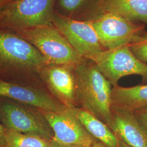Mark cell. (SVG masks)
<instances>
[{"label":"cell","instance_id":"cell-1","mask_svg":"<svg viewBox=\"0 0 147 147\" xmlns=\"http://www.w3.org/2000/svg\"><path fill=\"white\" fill-rule=\"evenodd\" d=\"M75 69L79 107L89 111L111 129L112 85L90 59L84 58Z\"/></svg>","mask_w":147,"mask_h":147},{"label":"cell","instance_id":"cell-2","mask_svg":"<svg viewBox=\"0 0 147 147\" xmlns=\"http://www.w3.org/2000/svg\"><path fill=\"white\" fill-rule=\"evenodd\" d=\"M47 64L37 49L14 32L0 29V74L39 75Z\"/></svg>","mask_w":147,"mask_h":147},{"label":"cell","instance_id":"cell-3","mask_svg":"<svg viewBox=\"0 0 147 147\" xmlns=\"http://www.w3.org/2000/svg\"><path fill=\"white\" fill-rule=\"evenodd\" d=\"M41 53L48 64L76 67L84 60L61 32L53 25L14 32Z\"/></svg>","mask_w":147,"mask_h":147},{"label":"cell","instance_id":"cell-4","mask_svg":"<svg viewBox=\"0 0 147 147\" xmlns=\"http://www.w3.org/2000/svg\"><path fill=\"white\" fill-rule=\"evenodd\" d=\"M56 0H11L0 8V29L12 32L51 25Z\"/></svg>","mask_w":147,"mask_h":147},{"label":"cell","instance_id":"cell-5","mask_svg":"<svg viewBox=\"0 0 147 147\" xmlns=\"http://www.w3.org/2000/svg\"><path fill=\"white\" fill-rule=\"evenodd\" d=\"M87 59L96 64L113 87L121 78L132 75L142 76L143 82L147 84V63L137 58L129 45L105 50Z\"/></svg>","mask_w":147,"mask_h":147},{"label":"cell","instance_id":"cell-6","mask_svg":"<svg viewBox=\"0 0 147 147\" xmlns=\"http://www.w3.org/2000/svg\"><path fill=\"white\" fill-rule=\"evenodd\" d=\"M0 119L6 129L51 141L53 132L40 111L11 101H0Z\"/></svg>","mask_w":147,"mask_h":147},{"label":"cell","instance_id":"cell-7","mask_svg":"<svg viewBox=\"0 0 147 147\" xmlns=\"http://www.w3.org/2000/svg\"><path fill=\"white\" fill-rule=\"evenodd\" d=\"M105 50L129 45L144 33V25L129 21L115 13L102 12L89 21Z\"/></svg>","mask_w":147,"mask_h":147},{"label":"cell","instance_id":"cell-8","mask_svg":"<svg viewBox=\"0 0 147 147\" xmlns=\"http://www.w3.org/2000/svg\"><path fill=\"white\" fill-rule=\"evenodd\" d=\"M53 24L84 58L105 50L89 21L75 20L55 10Z\"/></svg>","mask_w":147,"mask_h":147},{"label":"cell","instance_id":"cell-9","mask_svg":"<svg viewBox=\"0 0 147 147\" xmlns=\"http://www.w3.org/2000/svg\"><path fill=\"white\" fill-rule=\"evenodd\" d=\"M40 111L53 130V140L83 147H91L97 141L86 130L71 109L67 108L61 112Z\"/></svg>","mask_w":147,"mask_h":147},{"label":"cell","instance_id":"cell-10","mask_svg":"<svg viewBox=\"0 0 147 147\" xmlns=\"http://www.w3.org/2000/svg\"><path fill=\"white\" fill-rule=\"evenodd\" d=\"M50 93L68 109L79 107L75 67L47 64L39 73Z\"/></svg>","mask_w":147,"mask_h":147},{"label":"cell","instance_id":"cell-11","mask_svg":"<svg viewBox=\"0 0 147 147\" xmlns=\"http://www.w3.org/2000/svg\"><path fill=\"white\" fill-rule=\"evenodd\" d=\"M0 97L7 98L39 110L61 112L67 107L42 89L0 79Z\"/></svg>","mask_w":147,"mask_h":147},{"label":"cell","instance_id":"cell-12","mask_svg":"<svg viewBox=\"0 0 147 147\" xmlns=\"http://www.w3.org/2000/svg\"><path fill=\"white\" fill-rule=\"evenodd\" d=\"M111 129L130 147H147V132L134 112L112 106Z\"/></svg>","mask_w":147,"mask_h":147},{"label":"cell","instance_id":"cell-13","mask_svg":"<svg viewBox=\"0 0 147 147\" xmlns=\"http://www.w3.org/2000/svg\"><path fill=\"white\" fill-rule=\"evenodd\" d=\"M71 110L86 130L98 141L108 147H130L110 126L89 111L80 107Z\"/></svg>","mask_w":147,"mask_h":147},{"label":"cell","instance_id":"cell-14","mask_svg":"<svg viewBox=\"0 0 147 147\" xmlns=\"http://www.w3.org/2000/svg\"><path fill=\"white\" fill-rule=\"evenodd\" d=\"M112 106L132 112L147 109V84L130 87L118 85L113 87Z\"/></svg>","mask_w":147,"mask_h":147},{"label":"cell","instance_id":"cell-15","mask_svg":"<svg viewBox=\"0 0 147 147\" xmlns=\"http://www.w3.org/2000/svg\"><path fill=\"white\" fill-rule=\"evenodd\" d=\"M100 11L147 25V0H101Z\"/></svg>","mask_w":147,"mask_h":147},{"label":"cell","instance_id":"cell-16","mask_svg":"<svg viewBox=\"0 0 147 147\" xmlns=\"http://www.w3.org/2000/svg\"><path fill=\"white\" fill-rule=\"evenodd\" d=\"M101 0H58L60 14L79 21H90L100 14Z\"/></svg>","mask_w":147,"mask_h":147},{"label":"cell","instance_id":"cell-17","mask_svg":"<svg viewBox=\"0 0 147 147\" xmlns=\"http://www.w3.org/2000/svg\"><path fill=\"white\" fill-rule=\"evenodd\" d=\"M7 147H49L50 141L40 137L6 129Z\"/></svg>","mask_w":147,"mask_h":147},{"label":"cell","instance_id":"cell-18","mask_svg":"<svg viewBox=\"0 0 147 147\" xmlns=\"http://www.w3.org/2000/svg\"><path fill=\"white\" fill-rule=\"evenodd\" d=\"M129 46L137 58L147 63V33H144L137 37Z\"/></svg>","mask_w":147,"mask_h":147},{"label":"cell","instance_id":"cell-19","mask_svg":"<svg viewBox=\"0 0 147 147\" xmlns=\"http://www.w3.org/2000/svg\"><path fill=\"white\" fill-rule=\"evenodd\" d=\"M134 113L137 120L147 132V109L137 111Z\"/></svg>","mask_w":147,"mask_h":147},{"label":"cell","instance_id":"cell-20","mask_svg":"<svg viewBox=\"0 0 147 147\" xmlns=\"http://www.w3.org/2000/svg\"><path fill=\"white\" fill-rule=\"evenodd\" d=\"M0 147H7L6 129L0 123Z\"/></svg>","mask_w":147,"mask_h":147},{"label":"cell","instance_id":"cell-21","mask_svg":"<svg viewBox=\"0 0 147 147\" xmlns=\"http://www.w3.org/2000/svg\"><path fill=\"white\" fill-rule=\"evenodd\" d=\"M49 147H83L76 146V145H71V144H63L59 142H56L54 140H52L50 141V144Z\"/></svg>","mask_w":147,"mask_h":147},{"label":"cell","instance_id":"cell-22","mask_svg":"<svg viewBox=\"0 0 147 147\" xmlns=\"http://www.w3.org/2000/svg\"><path fill=\"white\" fill-rule=\"evenodd\" d=\"M91 147H108L106 146H105L104 144H103L102 143H101V142H99L98 141H96V142L94 143V144L92 145V146Z\"/></svg>","mask_w":147,"mask_h":147},{"label":"cell","instance_id":"cell-23","mask_svg":"<svg viewBox=\"0 0 147 147\" xmlns=\"http://www.w3.org/2000/svg\"><path fill=\"white\" fill-rule=\"evenodd\" d=\"M11 0H0V8L2 7L3 5H5L8 2H10Z\"/></svg>","mask_w":147,"mask_h":147}]
</instances>
